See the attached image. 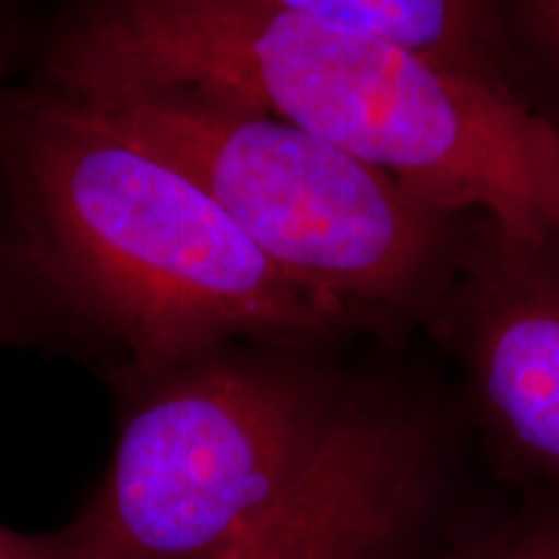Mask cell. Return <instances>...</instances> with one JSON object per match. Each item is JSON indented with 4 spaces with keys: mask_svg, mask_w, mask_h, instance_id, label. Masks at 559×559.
Listing matches in <instances>:
<instances>
[{
    "mask_svg": "<svg viewBox=\"0 0 559 559\" xmlns=\"http://www.w3.org/2000/svg\"><path fill=\"white\" fill-rule=\"evenodd\" d=\"M45 83L187 91L257 111L449 215L559 243V128L513 86L254 0H79Z\"/></svg>",
    "mask_w": 559,
    "mask_h": 559,
    "instance_id": "1",
    "label": "cell"
},
{
    "mask_svg": "<svg viewBox=\"0 0 559 559\" xmlns=\"http://www.w3.org/2000/svg\"><path fill=\"white\" fill-rule=\"evenodd\" d=\"M0 169L13 243L109 373H153L239 342L306 347L355 330L283 275L198 181L41 83L5 91Z\"/></svg>",
    "mask_w": 559,
    "mask_h": 559,
    "instance_id": "2",
    "label": "cell"
},
{
    "mask_svg": "<svg viewBox=\"0 0 559 559\" xmlns=\"http://www.w3.org/2000/svg\"><path fill=\"white\" fill-rule=\"evenodd\" d=\"M109 383L107 474L62 526L79 559H213L296 487L355 389L313 349L260 342Z\"/></svg>",
    "mask_w": 559,
    "mask_h": 559,
    "instance_id": "3",
    "label": "cell"
},
{
    "mask_svg": "<svg viewBox=\"0 0 559 559\" xmlns=\"http://www.w3.org/2000/svg\"><path fill=\"white\" fill-rule=\"evenodd\" d=\"M68 96L179 166L283 275L358 326L432 311L449 288L456 215L337 145L187 91Z\"/></svg>",
    "mask_w": 559,
    "mask_h": 559,
    "instance_id": "4",
    "label": "cell"
},
{
    "mask_svg": "<svg viewBox=\"0 0 559 559\" xmlns=\"http://www.w3.org/2000/svg\"><path fill=\"white\" fill-rule=\"evenodd\" d=\"M445 485L428 417L353 389L296 487L213 559H412L436 534Z\"/></svg>",
    "mask_w": 559,
    "mask_h": 559,
    "instance_id": "5",
    "label": "cell"
},
{
    "mask_svg": "<svg viewBox=\"0 0 559 559\" xmlns=\"http://www.w3.org/2000/svg\"><path fill=\"white\" fill-rule=\"evenodd\" d=\"M432 311L489 436L559 492V243L510 239L479 221Z\"/></svg>",
    "mask_w": 559,
    "mask_h": 559,
    "instance_id": "6",
    "label": "cell"
},
{
    "mask_svg": "<svg viewBox=\"0 0 559 559\" xmlns=\"http://www.w3.org/2000/svg\"><path fill=\"white\" fill-rule=\"evenodd\" d=\"M334 29L386 41L508 83L513 37L506 0H254Z\"/></svg>",
    "mask_w": 559,
    "mask_h": 559,
    "instance_id": "7",
    "label": "cell"
},
{
    "mask_svg": "<svg viewBox=\"0 0 559 559\" xmlns=\"http://www.w3.org/2000/svg\"><path fill=\"white\" fill-rule=\"evenodd\" d=\"M81 345L13 239L0 236V347Z\"/></svg>",
    "mask_w": 559,
    "mask_h": 559,
    "instance_id": "8",
    "label": "cell"
},
{
    "mask_svg": "<svg viewBox=\"0 0 559 559\" xmlns=\"http://www.w3.org/2000/svg\"><path fill=\"white\" fill-rule=\"evenodd\" d=\"M445 559H559V492L547 502L474 531Z\"/></svg>",
    "mask_w": 559,
    "mask_h": 559,
    "instance_id": "9",
    "label": "cell"
},
{
    "mask_svg": "<svg viewBox=\"0 0 559 559\" xmlns=\"http://www.w3.org/2000/svg\"><path fill=\"white\" fill-rule=\"evenodd\" d=\"M0 559H79L66 531L32 534L0 523Z\"/></svg>",
    "mask_w": 559,
    "mask_h": 559,
    "instance_id": "10",
    "label": "cell"
},
{
    "mask_svg": "<svg viewBox=\"0 0 559 559\" xmlns=\"http://www.w3.org/2000/svg\"><path fill=\"white\" fill-rule=\"evenodd\" d=\"M519 21L559 73V0H521Z\"/></svg>",
    "mask_w": 559,
    "mask_h": 559,
    "instance_id": "11",
    "label": "cell"
},
{
    "mask_svg": "<svg viewBox=\"0 0 559 559\" xmlns=\"http://www.w3.org/2000/svg\"><path fill=\"white\" fill-rule=\"evenodd\" d=\"M3 75H5V34L0 29V107H3V99H5Z\"/></svg>",
    "mask_w": 559,
    "mask_h": 559,
    "instance_id": "12",
    "label": "cell"
}]
</instances>
